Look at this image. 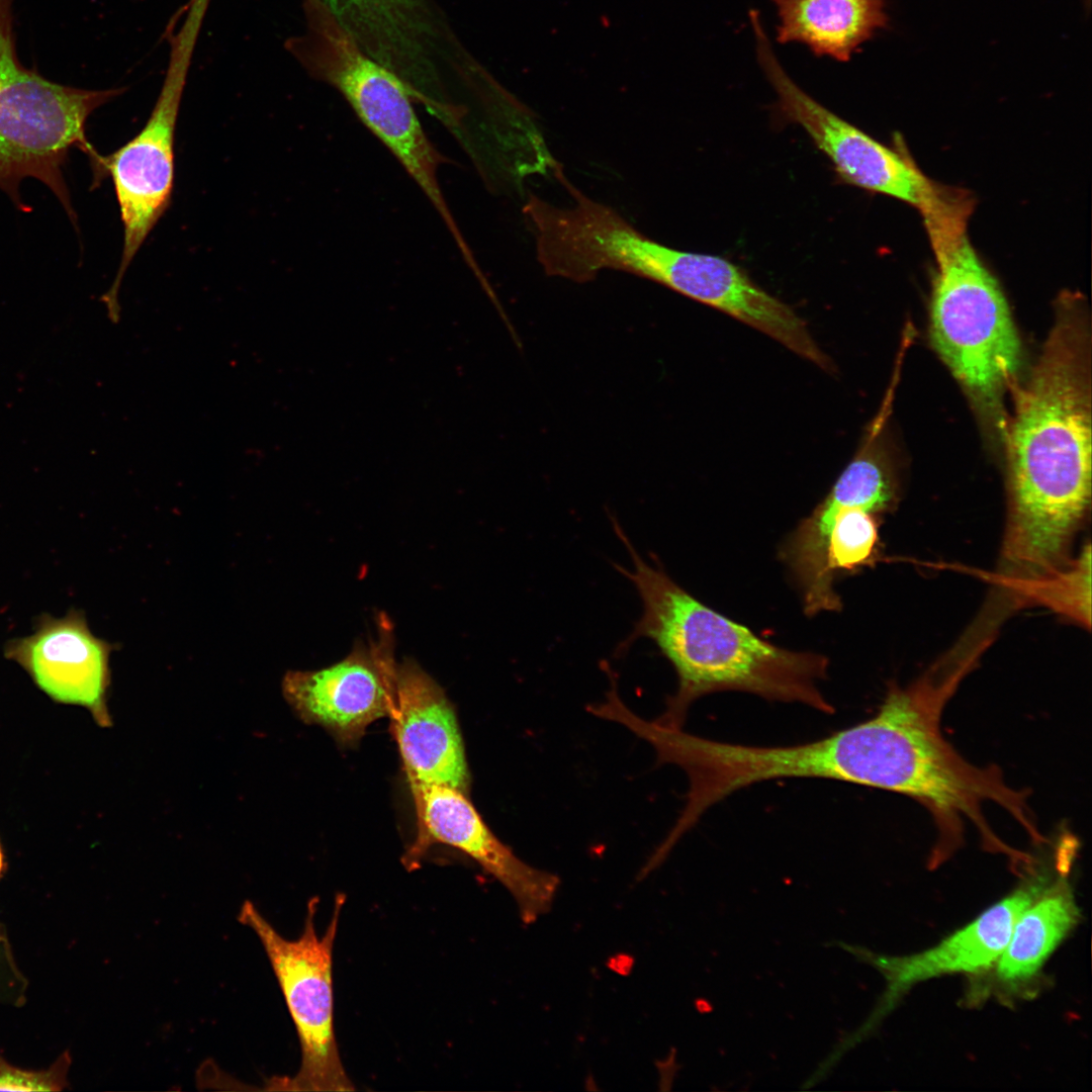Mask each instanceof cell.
<instances>
[{
  "mask_svg": "<svg viewBox=\"0 0 1092 1092\" xmlns=\"http://www.w3.org/2000/svg\"><path fill=\"white\" fill-rule=\"evenodd\" d=\"M994 635L973 627L963 640L905 687L889 686L876 714L854 725L857 785L908 796L930 813L936 840L932 863L950 856L971 823L987 850L1020 860L990 827L987 803L1003 808L1038 845L1045 840L1027 805L1028 794L1011 788L1002 771L976 766L946 740L943 709L976 667Z\"/></svg>",
  "mask_w": 1092,
  "mask_h": 1092,
  "instance_id": "1",
  "label": "cell"
},
{
  "mask_svg": "<svg viewBox=\"0 0 1092 1092\" xmlns=\"http://www.w3.org/2000/svg\"><path fill=\"white\" fill-rule=\"evenodd\" d=\"M1084 326L1061 314L1008 434V512L998 573L1033 577L1070 561L1091 499V407Z\"/></svg>",
  "mask_w": 1092,
  "mask_h": 1092,
  "instance_id": "2",
  "label": "cell"
},
{
  "mask_svg": "<svg viewBox=\"0 0 1092 1092\" xmlns=\"http://www.w3.org/2000/svg\"><path fill=\"white\" fill-rule=\"evenodd\" d=\"M611 520L634 565L631 571L615 566L634 584L643 604L640 619L616 655L647 638L677 675L676 691L667 698L658 723L682 728L694 702L723 691L803 704L824 714L835 712L819 689L829 666L825 655L778 646L701 603L666 573L657 558L646 562L616 519Z\"/></svg>",
  "mask_w": 1092,
  "mask_h": 1092,
  "instance_id": "3",
  "label": "cell"
},
{
  "mask_svg": "<svg viewBox=\"0 0 1092 1092\" xmlns=\"http://www.w3.org/2000/svg\"><path fill=\"white\" fill-rule=\"evenodd\" d=\"M304 27L286 49L314 78L336 89L436 209L460 251L467 244L439 181L445 158L418 117L402 79L367 54L320 0H301Z\"/></svg>",
  "mask_w": 1092,
  "mask_h": 1092,
  "instance_id": "4",
  "label": "cell"
},
{
  "mask_svg": "<svg viewBox=\"0 0 1092 1092\" xmlns=\"http://www.w3.org/2000/svg\"><path fill=\"white\" fill-rule=\"evenodd\" d=\"M13 0H0V189L20 211L19 186L35 178L48 186L77 229V215L63 169L71 149L89 161L99 153L86 136L91 113L121 95L124 87L89 90L46 79L17 56Z\"/></svg>",
  "mask_w": 1092,
  "mask_h": 1092,
  "instance_id": "5",
  "label": "cell"
},
{
  "mask_svg": "<svg viewBox=\"0 0 1092 1092\" xmlns=\"http://www.w3.org/2000/svg\"><path fill=\"white\" fill-rule=\"evenodd\" d=\"M930 335L956 378L994 401L1015 378L1021 344L1002 289L966 234L936 255Z\"/></svg>",
  "mask_w": 1092,
  "mask_h": 1092,
  "instance_id": "6",
  "label": "cell"
},
{
  "mask_svg": "<svg viewBox=\"0 0 1092 1092\" xmlns=\"http://www.w3.org/2000/svg\"><path fill=\"white\" fill-rule=\"evenodd\" d=\"M203 19L200 11L189 9L176 32L167 25L169 64L150 118L125 145L90 162L93 186L111 177L123 225L120 264L111 286L100 297L114 325L120 321L119 290L125 271L171 202L176 122Z\"/></svg>",
  "mask_w": 1092,
  "mask_h": 1092,
  "instance_id": "7",
  "label": "cell"
},
{
  "mask_svg": "<svg viewBox=\"0 0 1092 1092\" xmlns=\"http://www.w3.org/2000/svg\"><path fill=\"white\" fill-rule=\"evenodd\" d=\"M317 907V899L308 903L303 930L295 939L282 936L250 901L239 912V921L251 928L263 945L299 1039L297 1073L291 1078H274L272 1089H355L343 1066L334 1028L333 948L343 900L337 899L323 935L316 931Z\"/></svg>",
  "mask_w": 1092,
  "mask_h": 1092,
  "instance_id": "8",
  "label": "cell"
},
{
  "mask_svg": "<svg viewBox=\"0 0 1092 1092\" xmlns=\"http://www.w3.org/2000/svg\"><path fill=\"white\" fill-rule=\"evenodd\" d=\"M760 68L778 95L781 113L798 123L845 182L917 207L926 222L945 214L957 193L933 184L913 162L842 119L805 91L777 59L758 15L750 16Z\"/></svg>",
  "mask_w": 1092,
  "mask_h": 1092,
  "instance_id": "9",
  "label": "cell"
},
{
  "mask_svg": "<svg viewBox=\"0 0 1092 1092\" xmlns=\"http://www.w3.org/2000/svg\"><path fill=\"white\" fill-rule=\"evenodd\" d=\"M397 664L388 623L378 638L359 642L341 661L317 670L289 671L283 679L288 703L307 723L321 725L341 744L356 743L368 725L391 716Z\"/></svg>",
  "mask_w": 1092,
  "mask_h": 1092,
  "instance_id": "10",
  "label": "cell"
},
{
  "mask_svg": "<svg viewBox=\"0 0 1092 1092\" xmlns=\"http://www.w3.org/2000/svg\"><path fill=\"white\" fill-rule=\"evenodd\" d=\"M412 794L419 836L405 857L406 867L413 868L431 843L448 844L471 857L509 891L524 923H533L550 910L558 877L517 856L488 828L466 794L443 786L412 789Z\"/></svg>",
  "mask_w": 1092,
  "mask_h": 1092,
  "instance_id": "11",
  "label": "cell"
},
{
  "mask_svg": "<svg viewBox=\"0 0 1092 1092\" xmlns=\"http://www.w3.org/2000/svg\"><path fill=\"white\" fill-rule=\"evenodd\" d=\"M320 1L361 49L402 79L415 101L434 109L447 99L440 32L427 0Z\"/></svg>",
  "mask_w": 1092,
  "mask_h": 1092,
  "instance_id": "12",
  "label": "cell"
},
{
  "mask_svg": "<svg viewBox=\"0 0 1092 1092\" xmlns=\"http://www.w3.org/2000/svg\"><path fill=\"white\" fill-rule=\"evenodd\" d=\"M391 717L411 789L443 786L467 795L470 774L454 708L412 659L397 664Z\"/></svg>",
  "mask_w": 1092,
  "mask_h": 1092,
  "instance_id": "13",
  "label": "cell"
},
{
  "mask_svg": "<svg viewBox=\"0 0 1092 1092\" xmlns=\"http://www.w3.org/2000/svg\"><path fill=\"white\" fill-rule=\"evenodd\" d=\"M1048 886L1049 877L1035 874L972 923L922 952L904 957L858 952L883 973L888 985L878 1008L854 1036L872 1029L915 984L942 974L989 968L1003 952L1019 916Z\"/></svg>",
  "mask_w": 1092,
  "mask_h": 1092,
  "instance_id": "14",
  "label": "cell"
},
{
  "mask_svg": "<svg viewBox=\"0 0 1092 1092\" xmlns=\"http://www.w3.org/2000/svg\"><path fill=\"white\" fill-rule=\"evenodd\" d=\"M113 645L93 635L85 615H41L33 634L7 642L4 654L20 664L54 700L84 706L106 723L105 695Z\"/></svg>",
  "mask_w": 1092,
  "mask_h": 1092,
  "instance_id": "15",
  "label": "cell"
},
{
  "mask_svg": "<svg viewBox=\"0 0 1092 1092\" xmlns=\"http://www.w3.org/2000/svg\"><path fill=\"white\" fill-rule=\"evenodd\" d=\"M781 43L799 41L818 57L846 62L887 23L883 0H771Z\"/></svg>",
  "mask_w": 1092,
  "mask_h": 1092,
  "instance_id": "16",
  "label": "cell"
},
{
  "mask_svg": "<svg viewBox=\"0 0 1092 1092\" xmlns=\"http://www.w3.org/2000/svg\"><path fill=\"white\" fill-rule=\"evenodd\" d=\"M1067 876L1060 875L1017 919L997 966L1002 982L1018 984L1034 977L1077 922Z\"/></svg>",
  "mask_w": 1092,
  "mask_h": 1092,
  "instance_id": "17",
  "label": "cell"
},
{
  "mask_svg": "<svg viewBox=\"0 0 1092 1092\" xmlns=\"http://www.w3.org/2000/svg\"><path fill=\"white\" fill-rule=\"evenodd\" d=\"M1011 608L1041 606L1082 627L1091 624V546L1059 569L1033 577L990 574Z\"/></svg>",
  "mask_w": 1092,
  "mask_h": 1092,
  "instance_id": "18",
  "label": "cell"
},
{
  "mask_svg": "<svg viewBox=\"0 0 1092 1092\" xmlns=\"http://www.w3.org/2000/svg\"><path fill=\"white\" fill-rule=\"evenodd\" d=\"M69 1057L64 1054L50 1069L27 1071L0 1058V1091H60L65 1087Z\"/></svg>",
  "mask_w": 1092,
  "mask_h": 1092,
  "instance_id": "19",
  "label": "cell"
},
{
  "mask_svg": "<svg viewBox=\"0 0 1092 1092\" xmlns=\"http://www.w3.org/2000/svg\"><path fill=\"white\" fill-rule=\"evenodd\" d=\"M2 869H3V855H2L1 848H0V875H1Z\"/></svg>",
  "mask_w": 1092,
  "mask_h": 1092,
  "instance_id": "20",
  "label": "cell"
}]
</instances>
